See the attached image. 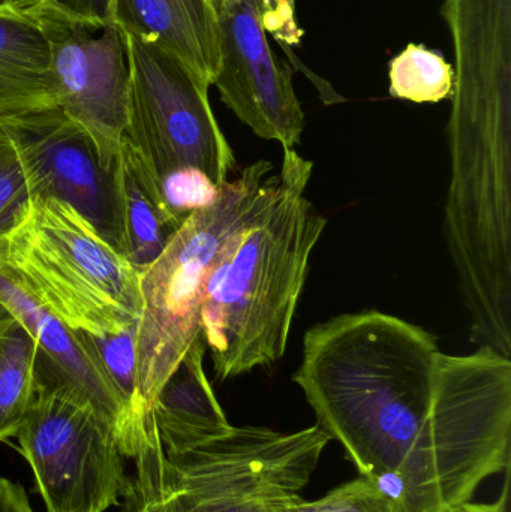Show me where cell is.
<instances>
[{"instance_id": "obj_1", "label": "cell", "mask_w": 511, "mask_h": 512, "mask_svg": "<svg viewBox=\"0 0 511 512\" xmlns=\"http://www.w3.org/2000/svg\"><path fill=\"white\" fill-rule=\"evenodd\" d=\"M293 381L396 512H446L509 466L511 360L488 346L444 354L398 316L345 313L306 331Z\"/></svg>"}, {"instance_id": "obj_2", "label": "cell", "mask_w": 511, "mask_h": 512, "mask_svg": "<svg viewBox=\"0 0 511 512\" xmlns=\"http://www.w3.org/2000/svg\"><path fill=\"white\" fill-rule=\"evenodd\" d=\"M314 164L284 150L279 194L216 262L201 307V333L219 381L281 360L327 221L305 197Z\"/></svg>"}, {"instance_id": "obj_3", "label": "cell", "mask_w": 511, "mask_h": 512, "mask_svg": "<svg viewBox=\"0 0 511 512\" xmlns=\"http://www.w3.org/2000/svg\"><path fill=\"white\" fill-rule=\"evenodd\" d=\"M330 441L318 424L233 426L186 450L155 451L135 460L122 512H281L302 499Z\"/></svg>"}, {"instance_id": "obj_4", "label": "cell", "mask_w": 511, "mask_h": 512, "mask_svg": "<svg viewBox=\"0 0 511 512\" xmlns=\"http://www.w3.org/2000/svg\"><path fill=\"white\" fill-rule=\"evenodd\" d=\"M273 170L263 159L225 183L218 200L189 215L164 252L141 274L138 417L153 415L156 394L200 336L201 307L216 262L278 197L281 179Z\"/></svg>"}, {"instance_id": "obj_5", "label": "cell", "mask_w": 511, "mask_h": 512, "mask_svg": "<svg viewBox=\"0 0 511 512\" xmlns=\"http://www.w3.org/2000/svg\"><path fill=\"white\" fill-rule=\"evenodd\" d=\"M0 274L68 325L117 334L140 322V274L77 210L32 197L24 221L0 245Z\"/></svg>"}, {"instance_id": "obj_6", "label": "cell", "mask_w": 511, "mask_h": 512, "mask_svg": "<svg viewBox=\"0 0 511 512\" xmlns=\"http://www.w3.org/2000/svg\"><path fill=\"white\" fill-rule=\"evenodd\" d=\"M123 35L129 63L125 137L159 191L168 174L188 167L222 188L237 164L210 105V84L155 42Z\"/></svg>"}, {"instance_id": "obj_7", "label": "cell", "mask_w": 511, "mask_h": 512, "mask_svg": "<svg viewBox=\"0 0 511 512\" xmlns=\"http://www.w3.org/2000/svg\"><path fill=\"white\" fill-rule=\"evenodd\" d=\"M15 436L47 512H105L131 487L116 430L63 388L36 387Z\"/></svg>"}, {"instance_id": "obj_8", "label": "cell", "mask_w": 511, "mask_h": 512, "mask_svg": "<svg viewBox=\"0 0 511 512\" xmlns=\"http://www.w3.org/2000/svg\"><path fill=\"white\" fill-rule=\"evenodd\" d=\"M0 122L17 147L30 195L68 204L125 256L117 161L105 168L92 138L60 107L0 117Z\"/></svg>"}, {"instance_id": "obj_9", "label": "cell", "mask_w": 511, "mask_h": 512, "mask_svg": "<svg viewBox=\"0 0 511 512\" xmlns=\"http://www.w3.org/2000/svg\"><path fill=\"white\" fill-rule=\"evenodd\" d=\"M50 38L57 107L89 134L105 168H113L128 123L129 63L116 24L90 26L38 6Z\"/></svg>"}, {"instance_id": "obj_10", "label": "cell", "mask_w": 511, "mask_h": 512, "mask_svg": "<svg viewBox=\"0 0 511 512\" xmlns=\"http://www.w3.org/2000/svg\"><path fill=\"white\" fill-rule=\"evenodd\" d=\"M219 26L221 101L257 137L294 150L305 131L293 71L270 45L258 0H213Z\"/></svg>"}, {"instance_id": "obj_11", "label": "cell", "mask_w": 511, "mask_h": 512, "mask_svg": "<svg viewBox=\"0 0 511 512\" xmlns=\"http://www.w3.org/2000/svg\"><path fill=\"white\" fill-rule=\"evenodd\" d=\"M0 300L35 339L38 348L36 387L54 385L63 388L90 406L116 430L123 454L131 457L132 442L125 403L77 331L51 315L3 274H0Z\"/></svg>"}, {"instance_id": "obj_12", "label": "cell", "mask_w": 511, "mask_h": 512, "mask_svg": "<svg viewBox=\"0 0 511 512\" xmlns=\"http://www.w3.org/2000/svg\"><path fill=\"white\" fill-rule=\"evenodd\" d=\"M123 33L155 42L213 86L219 68V26L213 0H114Z\"/></svg>"}, {"instance_id": "obj_13", "label": "cell", "mask_w": 511, "mask_h": 512, "mask_svg": "<svg viewBox=\"0 0 511 512\" xmlns=\"http://www.w3.org/2000/svg\"><path fill=\"white\" fill-rule=\"evenodd\" d=\"M203 333L191 343L153 402V417L164 451H182L231 429L204 372Z\"/></svg>"}, {"instance_id": "obj_14", "label": "cell", "mask_w": 511, "mask_h": 512, "mask_svg": "<svg viewBox=\"0 0 511 512\" xmlns=\"http://www.w3.org/2000/svg\"><path fill=\"white\" fill-rule=\"evenodd\" d=\"M53 107L50 38L38 8L0 9V117Z\"/></svg>"}, {"instance_id": "obj_15", "label": "cell", "mask_w": 511, "mask_h": 512, "mask_svg": "<svg viewBox=\"0 0 511 512\" xmlns=\"http://www.w3.org/2000/svg\"><path fill=\"white\" fill-rule=\"evenodd\" d=\"M117 174L123 201L125 256L141 276L182 224L168 212L149 168L125 135L117 155Z\"/></svg>"}, {"instance_id": "obj_16", "label": "cell", "mask_w": 511, "mask_h": 512, "mask_svg": "<svg viewBox=\"0 0 511 512\" xmlns=\"http://www.w3.org/2000/svg\"><path fill=\"white\" fill-rule=\"evenodd\" d=\"M36 348L15 318L0 330V442L17 435L36 397Z\"/></svg>"}, {"instance_id": "obj_17", "label": "cell", "mask_w": 511, "mask_h": 512, "mask_svg": "<svg viewBox=\"0 0 511 512\" xmlns=\"http://www.w3.org/2000/svg\"><path fill=\"white\" fill-rule=\"evenodd\" d=\"M393 98L416 104H437L453 92V66L443 54L422 44H408L389 66Z\"/></svg>"}, {"instance_id": "obj_18", "label": "cell", "mask_w": 511, "mask_h": 512, "mask_svg": "<svg viewBox=\"0 0 511 512\" xmlns=\"http://www.w3.org/2000/svg\"><path fill=\"white\" fill-rule=\"evenodd\" d=\"M30 200L32 195L17 147L0 122V245L24 221Z\"/></svg>"}, {"instance_id": "obj_19", "label": "cell", "mask_w": 511, "mask_h": 512, "mask_svg": "<svg viewBox=\"0 0 511 512\" xmlns=\"http://www.w3.org/2000/svg\"><path fill=\"white\" fill-rule=\"evenodd\" d=\"M219 192L221 188L203 171L192 167L174 171L161 182L165 207L180 224L197 210L212 206L218 200Z\"/></svg>"}, {"instance_id": "obj_20", "label": "cell", "mask_w": 511, "mask_h": 512, "mask_svg": "<svg viewBox=\"0 0 511 512\" xmlns=\"http://www.w3.org/2000/svg\"><path fill=\"white\" fill-rule=\"evenodd\" d=\"M281 512H396V508L371 481L360 477L317 501L299 499Z\"/></svg>"}, {"instance_id": "obj_21", "label": "cell", "mask_w": 511, "mask_h": 512, "mask_svg": "<svg viewBox=\"0 0 511 512\" xmlns=\"http://www.w3.org/2000/svg\"><path fill=\"white\" fill-rule=\"evenodd\" d=\"M264 29L279 42L294 45L302 39L296 15V0H258Z\"/></svg>"}, {"instance_id": "obj_22", "label": "cell", "mask_w": 511, "mask_h": 512, "mask_svg": "<svg viewBox=\"0 0 511 512\" xmlns=\"http://www.w3.org/2000/svg\"><path fill=\"white\" fill-rule=\"evenodd\" d=\"M41 6L66 20L90 26L114 24V0H41Z\"/></svg>"}, {"instance_id": "obj_23", "label": "cell", "mask_w": 511, "mask_h": 512, "mask_svg": "<svg viewBox=\"0 0 511 512\" xmlns=\"http://www.w3.org/2000/svg\"><path fill=\"white\" fill-rule=\"evenodd\" d=\"M0 512H35L20 484L0 477Z\"/></svg>"}, {"instance_id": "obj_24", "label": "cell", "mask_w": 511, "mask_h": 512, "mask_svg": "<svg viewBox=\"0 0 511 512\" xmlns=\"http://www.w3.org/2000/svg\"><path fill=\"white\" fill-rule=\"evenodd\" d=\"M507 507V492L504 496L498 499L494 504H476V502H465V504L458 505V507L450 508L446 512H506Z\"/></svg>"}, {"instance_id": "obj_25", "label": "cell", "mask_w": 511, "mask_h": 512, "mask_svg": "<svg viewBox=\"0 0 511 512\" xmlns=\"http://www.w3.org/2000/svg\"><path fill=\"white\" fill-rule=\"evenodd\" d=\"M41 0H0V9H15V11H29L38 8Z\"/></svg>"}, {"instance_id": "obj_26", "label": "cell", "mask_w": 511, "mask_h": 512, "mask_svg": "<svg viewBox=\"0 0 511 512\" xmlns=\"http://www.w3.org/2000/svg\"><path fill=\"white\" fill-rule=\"evenodd\" d=\"M15 321V316L12 315L11 310L6 307V304L0 300V330L8 327L9 324Z\"/></svg>"}]
</instances>
